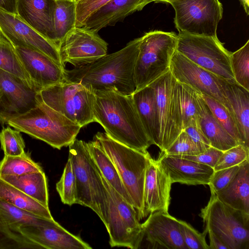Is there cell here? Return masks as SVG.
<instances>
[{
	"label": "cell",
	"instance_id": "obj_13",
	"mask_svg": "<svg viewBox=\"0 0 249 249\" xmlns=\"http://www.w3.org/2000/svg\"><path fill=\"white\" fill-rule=\"evenodd\" d=\"M170 71L178 82L214 99L233 115L224 89V79L193 63L177 50L171 59Z\"/></svg>",
	"mask_w": 249,
	"mask_h": 249
},
{
	"label": "cell",
	"instance_id": "obj_22",
	"mask_svg": "<svg viewBox=\"0 0 249 249\" xmlns=\"http://www.w3.org/2000/svg\"><path fill=\"white\" fill-rule=\"evenodd\" d=\"M56 0H17V15L47 39L57 44L54 28Z\"/></svg>",
	"mask_w": 249,
	"mask_h": 249
},
{
	"label": "cell",
	"instance_id": "obj_2",
	"mask_svg": "<svg viewBox=\"0 0 249 249\" xmlns=\"http://www.w3.org/2000/svg\"><path fill=\"white\" fill-rule=\"evenodd\" d=\"M94 121L114 141L146 153L152 143L146 132L132 95L114 91L94 93Z\"/></svg>",
	"mask_w": 249,
	"mask_h": 249
},
{
	"label": "cell",
	"instance_id": "obj_46",
	"mask_svg": "<svg viewBox=\"0 0 249 249\" xmlns=\"http://www.w3.org/2000/svg\"><path fill=\"white\" fill-rule=\"evenodd\" d=\"M183 130L203 151L211 147L200 126L199 119L192 120Z\"/></svg>",
	"mask_w": 249,
	"mask_h": 249
},
{
	"label": "cell",
	"instance_id": "obj_45",
	"mask_svg": "<svg viewBox=\"0 0 249 249\" xmlns=\"http://www.w3.org/2000/svg\"><path fill=\"white\" fill-rule=\"evenodd\" d=\"M240 165L214 171L208 183L211 195L225 188L236 176Z\"/></svg>",
	"mask_w": 249,
	"mask_h": 249
},
{
	"label": "cell",
	"instance_id": "obj_18",
	"mask_svg": "<svg viewBox=\"0 0 249 249\" xmlns=\"http://www.w3.org/2000/svg\"><path fill=\"white\" fill-rule=\"evenodd\" d=\"M19 232L41 249H92L79 237L69 232L55 221L46 224L22 226Z\"/></svg>",
	"mask_w": 249,
	"mask_h": 249
},
{
	"label": "cell",
	"instance_id": "obj_7",
	"mask_svg": "<svg viewBox=\"0 0 249 249\" xmlns=\"http://www.w3.org/2000/svg\"><path fill=\"white\" fill-rule=\"evenodd\" d=\"M199 216L204 223V231L213 233L228 249H249V214L229 206L215 195H211Z\"/></svg>",
	"mask_w": 249,
	"mask_h": 249
},
{
	"label": "cell",
	"instance_id": "obj_17",
	"mask_svg": "<svg viewBox=\"0 0 249 249\" xmlns=\"http://www.w3.org/2000/svg\"><path fill=\"white\" fill-rule=\"evenodd\" d=\"M15 48L25 70L38 91L65 79V68L45 54L29 48Z\"/></svg>",
	"mask_w": 249,
	"mask_h": 249
},
{
	"label": "cell",
	"instance_id": "obj_43",
	"mask_svg": "<svg viewBox=\"0 0 249 249\" xmlns=\"http://www.w3.org/2000/svg\"><path fill=\"white\" fill-rule=\"evenodd\" d=\"M0 249H41L20 232L0 228Z\"/></svg>",
	"mask_w": 249,
	"mask_h": 249
},
{
	"label": "cell",
	"instance_id": "obj_14",
	"mask_svg": "<svg viewBox=\"0 0 249 249\" xmlns=\"http://www.w3.org/2000/svg\"><path fill=\"white\" fill-rule=\"evenodd\" d=\"M42 102L39 91L34 86L0 69V123L2 125Z\"/></svg>",
	"mask_w": 249,
	"mask_h": 249
},
{
	"label": "cell",
	"instance_id": "obj_24",
	"mask_svg": "<svg viewBox=\"0 0 249 249\" xmlns=\"http://www.w3.org/2000/svg\"><path fill=\"white\" fill-rule=\"evenodd\" d=\"M215 195L224 204L249 214V160L240 164L233 179Z\"/></svg>",
	"mask_w": 249,
	"mask_h": 249
},
{
	"label": "cell",
	"instance_id": "obj_44",
	"mask_svg": "<svg viewBox=\"0 0 249 249\" xmlns=\"http://www.w3.org/2000/svg\"><path fill=\"white\" fill-rule=\"evenodd\" d=\"M111 0H74L76 27H83L88 18Z\"/></svg>",
	"mask_w": 249,
	"mask_h": 249
},
{
	"label": "cell",
	"instance_id": "obj_47",
	"mask_svg": "<svg viewBox=\"0 0 249 249\" xmlns=\"http://www.w3.org/2000/svg\"><path fill=\"white\" fill-rule=\"evenodd\" d=\"M223 152L222 151L211 146L203 152L196 155L175 157L191 160L209 166L213 168Z\"/></svg>",
	"mask_w": 249,
	"mask_h": 249
},
{
	"label": "cell",
	"instance_id": "obj_4",
	"mask_svg": "<svg viewBox=\"0 0 249 249\" xmlns=\"http://www.w3.org/2000/svg\"><path fill=\"white\" fill-rule=\"evenodd\" d=\"M94 139L100 145L114 164L123 184L136 209L139 220L145 217L143 192L145 173L149 159L143 153L122 144L105 132H97Z\"/></svg>",
	"mask_w": 249,
	"mask_h": 249
},
{
	"label": "cell",
	"instance_id": "obj_35",
	"mask_svg": "<svg viewBox=\"0 0 249 249\" xmlns=\"http://www.w3.org/2000/svg\"><path fill=\"white\" fill-rule=\"evenodd\" d=\"M43 171L41 166L34 161L28 153L18 156H5L0 161V177L4 176H19Z\"/></svg>",
	"mask_w": 249,
	"mask_h": 249
},
{
	"label": "cell",
	"instance_id": "obj_41",
	"mask_svg": "<svg viewBox=\"0 0 249 249\" xmlns=\"http://www.w3.org/2000/svg\"><path fill=\"white\" fill-rule=\"evenodd\" d=\"M202 152L183 130L169 147L163 152L178 157L196 155Z\"/></svg>",
	"mask_w": 249,
	"mask_h": 249
},
{
	"label": "cell",
	"instance_id": "obj_10",
	"mask_svg": "<svg viewBox=\"0 0 249 249\" xmlns=\"http://www.w3.org/2000/svg\"><path fill=\"white\" fill-rule=\"evenodd\" d=\"M176 50L215 75L230 82H236L231 65V53L225 48L217 37L179 32Z\"/></svg>",
	"mask_w": 249,
	"mask_h": 249
},
{
	"label": "cell",
	"instance_id": "obj_48",
	"mask_svg": "<svg viewBox=\"0 0 249 249\" xmlns=\"http://www.w3.org/2000/svg\"><path fill=\"white\" fill-rule=\"evenodd\" d=\"M17 0H0V9L7 12L17 14Z\"/></svg>",
	"mask_w": 249,
	"mask_h": 249
},
{
	"label": "cell",
	"instance_id": "obj_51",
	"mask_svg": "<svg viewBox=\"0 0 249 249\" xmlns=\"http://www.w3.org/2000/svg\"><path fill=\"white\" fill-rule=\"evenodd\" d=\"M168 0H148V3H149L151 2H162L166 3V2Z\"/></svg>",
	"mask_w": 249,
	"mask_h": 249
},
{
	"label": "cell",
	"instance_id": "obj_38",
	"mask_svg": "<svg viewBox=\"0 0 249 249\" xmlns=\"http://www.w3.org/2000/svg\"><path fill=\"white\" fill-rule=\"evenodd\" d=\"M56 189L63 203L69 206L76 204V179L71 160L69 158L62 176L56 184Z\"/></svg>",
	"mask_w": 249,
	"mask_h": 249
},
{
	"label": "cell",
	"instance_id": "obj_42",
	"mask_svg": "<svg viewBox=\"0 0 249 249\" xmlns=\"http://www.w3.org/2000/svg\"><path fill=\"white\" fill-rule=\"evenodd\" d=\"M179 227L187 249H210L206 242V233H200L187 222L179 220Z\"/></svg>",
	"mask_w": 249,
	"mask_h": 249
},
{
	"label": "cell",
	"instance_id": "obj_23",
	"mask_svg": "<svg viewBox=\"0 0 249 249\" xmlns=\"http://www.w3.org/2000/svg\"><path fill=\"white\" fill-rule=\"evenodd\" d=\"M148 0H111L91 15L84 26L98 32L108 26H114L135 12L149 4Z\"/></svg>",
	"mask_w": 249,
	"mask_h": 249
},
{
	"label": "cell",
	"instance_id": "obj_19",
	"mask_svg": "<svg viewBox=\"0 0 249 249\" xmlns=\"http://www.w3.org/2000/svg\"><path fill=\"white\" fill-rule=\"evenodd\" d=\"M179 220L168 213L157 211L150 213L142 224L143 238L153 248L187 249L179 227Z\"/></svg>",
	"mask_w": 249,
	"mask_h": 249
},
{
	"label": "cell",
	"instance_id": "obj_20",
	"mask_svg": "<svg viewBox=\"0 0 249 249\" xmlns=\"http://www.w3.org/2000/svg\"><path fill=\"white\" fill-rule=\"evenodd\" d=\"M172 183L157 160L152 157L147 166L143 192L144 213H168Z\"/></svg>",
	"mask_w": 249,
	"mask_h": 249
},
{
	"label": "cell",
	"instance_id": "obj_32",
	"mask_svg": "<svg viewBox=\"0 0 249 249\" xmlns=\"http://www.w3.org/2000/svg\"><path fill=\"white\" fill-rule=\"evenodd\" d=\"M76 19L74 0H56L54 28L58 47L66 35L76 27Z\"/></svg>",
	"mask_w": 249,
	"mask_h": 249
},
{
	"label": "cell",
	"instance_id": "obj_29",
	"mask_svg": "<svg viewBox=\"0 0 249 249\" xmlns=\"http://www.w3.org/2000/svg\"><path fill=\"white\" fill-rule=\"evenodd\" d=\"M199 121L211 146L225 151L238 144L215 119L203 99Z\"/></svg>",
	"mask_w": 249,
	"mask_h": 249
},
{
	"label": "cell",
	"instance_id": "obj_16",
	"mask_svg": "<svg viewBox=\"0 0 249 249\" xmlns=\"http://www.w3.org/2000/svg\"><path fill=\"white\" fill-rule=\"evenodd\" d=\"M0 33L15 47H23L39 51L64 68L58 45L35 31L17 14L0 9Z\"/></svg>",
	"mask_w": 249,
	"mask_h": 249
},
{
	"label": "cell",
	"instance_id": "obj_15",
	"mask_svg": "<svg viewBox=\"0 0 249 249\" xmlns=\"http://www.w3.org/2000/svg\"><path fill=\"white\" fill-rule=\"evenodd\" d=\"M61 62L75 67L86 65L106 55L107 43L98 32L85 26L75 27L59 44Z\"/></svg>",
	"mask_w": 249,
	"mask_h": 249
},
{
	"label": "cell",
	"instance_id": "obj_11",
	"mask_svg": "<svg viewBox=\"0 0 249 249\" xmlns=\"http://www.w3.org/2000/svg\"><path fill=\"white\" fill-rule=\"evenodd\" d=\"M154 89L158 118L157 146L167 150L183 130L178 81L169 70L150 84Z\"/></svg>",
	"mask_w": 249,
	"mask_h": 249
},
{
	"label": "cell",
	"instance_id": "obj_34",
	"mask_svg": "<svg viewBox=\"0 0 249 249\" xmlns=\"http://www.w3.org/2000/svg\"><path fill=\"white\" fill-rule=\"evenodd\" d=\"M0 69L20 78L34 86L25 70L15 47L1 33H0Z\"/></svg>",
	"mask_w": 249,
	"mask_h": 249
},
{
	"label": "cell",
	"instance_id": "obj_25",
	"mask_svg": "<svg viewBox=\"0 0 249 249\" xmlns=\"http://www.w3.org/2000/svg\"><path fill=\"white\" fill-rule=\"evenodd\" d=\"M223 87L233 111L242 143L249 147V91L236 82L225 79Z\"/></svg>",
	"mask_w": 249,
	"mask_h": 249
},
{
	"label": "cell",
	"instance_id": "obj_37",
	"mask_svg": "<svg viewBox=\"0 0 249 249\" xmlns=\"http://www.w3.org/2000/svg\"><path fill=\"white\" fill-rule=\"evenodd\" d=\"M231 65L235 82L249 91V40L231 53Z\"/></svg>",
	"mask_w": 249,
	"mask_h": 249
},
{
	"label": "cell",
	"instance_id": "obj_33",
	"mask_svg": "<svg viewBox=\"0 0 249 249\" xmlns=\"http://www.w3.org/2000/svg\"><path fill=\"white\" fill-rule=\"evenodd\" d=\"M178 94L183 130L193 120L199 119L202 97L191 87L178 82Z\"/></svg>",
	"mask_w": 249,
	"mask_h": 249
},
{
	"label": "cell",
	"instance_id": "obj_8",
	"mask_svg": "<svg viewBox=\"0 0 249 249\" xmlns=\"http://www.w3.org/2000/svg\"><path fill=\"white\" fill-rule=\"evenodd\" d=\"M39 94L46 105L81 127L95 122V94L80 83L65 79L41 89Z\"/></svg>",
	"mask_w": 249,
	"mask_h": 249
},
{
	"label": "cell",
	"instance_id": "obj_26",
	"mask_svg": "<svg viewBox=\"0 0 249 249\" xmlns=\"http://www.w3.org/2000/svg\"><path fill=\"white\" fill-rule=\"evenodd\" d=\"M132 96L152 144L157 145L158 136V118L154 89L149 85L135 91Z\"/></svg>",
	"mask_w": 249,
	"mask_h": 249
},
{
	"label": "cell",
	"instance_id": "obj_30",
	"mask_svg": "<svg viewBox=\"0 0 249 249\" xmlns=\"http://www.w3.org/2000/svg\"><path fill=\"white\" fill-rule=\"evenodd\" d=\"M0 199L35 215L53 220L49 208L0 178Z\"/></svg>",
	"mask_w": 249,
	"mask_h": 249
},
{
	"label": "cell",
	"instance_id": "obj_12",
	"mask_svg": "<svg viewBox=\"0 0 249 249\" xmlns=\"http://www.w3.org/2000/svg\"><path fill=\"white\" fill-rule=\"evenodd\" d=\"M166 3L175 10L174 23L179 32L217 37V26L223 16L219 0H169Z\"/></svg>",
	"mask_w": 249,
	"mask_h": 249
},
{
	"label": "cell",
	"instance_id": "obj_36",
	"mask_svg": "<svg viewBox=\"0 0 249 249\" xmlns=\"http://www.w3.org/2000/svg\"><path fill=\"white\" fill-rule=\"evenodd\" d=\"M200 95L218 122L235 140L238 144H243L233 114L214 99L205 94Z\"/></svg>",
	"mask_w": 249,
	"mask_h": 249
},
{
	"label": "cell",
	"instance_id": "obj_39",
	"mask_svg": "<svg viewBox=\"0 0 249 249\" xmlns=\"http://www.w3.org/2000/svg\"><path fill=\"white\" fill-rule=\"evenodd\" d=\"M1 148L5 156H18L25 152V144L20 134L17 129L9 126L3 127L0 132Z\"/></svg>",
	"mask_w": 249,
	"mask_h": 249
},
{
	"label": "cell",
	"instance_id": "obj_5",
	"mask_svg": "<svg viewBox=\"0 0 249 249\" xmlns=\"http://www.w3.org/2000/svg\"><path fill=\"white\" fill-rule=\"evenodd\" d=\"M87 143L75 139L69 145L68 158L74 171L77 188L76 204L88 207L108 223V197L101 173L92 160Z\"/></svg>",
	"mask_w": 249,
	"mask_h": 249
},
{
	"label": "cell",
	"instance_id": "obj_40",
	"mask_svg": "<svg viewBox=\"0 0 249 249\" xmlns=\"http://www.w3.org/2000/svg\"><path fill=\"white\" fill-rule=\"evenodd\" d=\"M249 160V147L243 144H238L223 151L216 165L214 171L239 165Z\"/></svg>",
	"mask_w": 249,
	"mask_h": 249
},
{
	"label": "cell",
	"instance_id": "obj_3",
	"mask_svg": "<svg viewBox=\"0 0 249 249\" xmlns=\"http://www.w3.org/2000/svg\"><path fill=\"white\" fill-rule=\"evenodd\" d=\"M6 124L58 149L69 146L81 128L43 101L28 112L9 119Z\"/></svg>",
	"mask_w": 249,
	"mask_h": 249
},
{
	"label": "cell",
	"instance_id": "obj_50",
	"mask_svg": "<svg viewBox=\"0 0 249 249\" xmlns=\"http://www.w3.org/2000/svg\"><path fill=\"white\" fill-rule=\"evenodd\" d=\"M245 13L247 15L249 14V0H239Z\"/></svg>",
	"mask_w": 249,
	"mask_h": 249
},
{
	"label": "cell",
	"instance_id": "obj_21",
	"mask_svg": "<svg viewBox=\"0 0 249 249\" xmlns=\"http://www.w3.org/2000/svg\"><path fill=\"white\" fill-rule=\"evenodd\" d=\"M157 161L172 184L178 182L189 185H208L214 172L213 168L209 166L168 155L163 152Z\"/></svg>",
	"mask_w": 249,
	"mask_h": 249
},
{
	"label": "cell",
	"instance_id": "obj_31",
	"mask_svg": "<svg viewBox=\"0 0 249 249\" xmlns=\"http://www.w3.org/2000/svg\"><path fill=\"white\" fill-rule=\"evenodd\" d=\"M54 221L35 215L0 199V228L19 232V228L22 226Z\"/></svg>",
	"mask_w": 249,
	"mask_h": 249
},
{
	"label": "cell",
	"instance_id": "obj_27",
	"mask_svg": "<svg viewBox=\"0 0 249 249\" xmlns=\"http://www.w3.org/2000/svg\"><path fill=\"white\" fill-rule=\"evenodd\" d=\"M0 178L49 208L47 180L43 171L19 176H4Z\"/></svg>",
	"mask_w": 249,
	"mask_h": 249
},
{
	"label": "cell",
	"instance_id": "obj_49",
	"mask_svg": "<svg viewBox=\"0 0 249 249\" xmlns=\"http://www.w3.org/2000/svg\"><path fill=\"white\" fill-rule=\"evenodd\" d=\"M210 240V249H228L227 247L216 235L210 231H208Z\"/></svg>",
	"mask_w": 249,
	"mask_h": 249
},
{
	"label": "cell",
	"instance_id": "obj_6",
	"mask_svg": "<svg viewBox=\"0 0 249 249\" xmlns=\"http://www.w3.org/2000/svg\"><path fill=\"white\" fill-rule=\"evenodd\" d=\"M141 37L134 69L135 91L148 86L170 70L178 43V35L174 32L155 30Z\"/></svg>",
	"mask_w": 249,
	"mask_h": 249
},
{
	"label": "cell",
	"instance_id": "obj_28",
	"mask_svg": "<svg viewBox=\"0 0 249 249\" xmlns=\"http://www.w3.org/2000/svg\"><path fill=\"white\" fill-rule=\"evenodd\" d=\"M87 145L90 157L105 179L128 202L132 205L114 164L99 142L93 139V141L87 143Z\"/></svg>",
	"mask_w": 249,
	"mask_h": 249
},
{
	"label": "cell",
	"instance_id": "obj_9",
	"mask_svg": "<svg viewBox=\"0 0 249 249\" xmlns=\"http://www.w3.org/2000/svg\"><path fill=\"white\" fill-rule=\"evenodd\" d=\"M101 177L108 197V223L106 229L110 246L139 248L143 233L136 209L107 183L102 174Z\"/></svg>",
	"mask_w": 249,
	"mask_h": 249
},
{
	"label": "cell",
	"instance_id": "obj_1",
	"mask_svg": "<svg viewBox=\"0 0 249 249\" xmlns=\"http://www.w3.org/2000/svg\"><path fill=\"white\" fill-rule=\"evenodd\" d=\"M141 37L129 42L120 50L90 63L65 69V78L80 83L94 93L114 91L132 95L136 90L134 69Z\"/></svg>",
	"mask_w": 249,
	"mask_h": 249
}]
</instances>
